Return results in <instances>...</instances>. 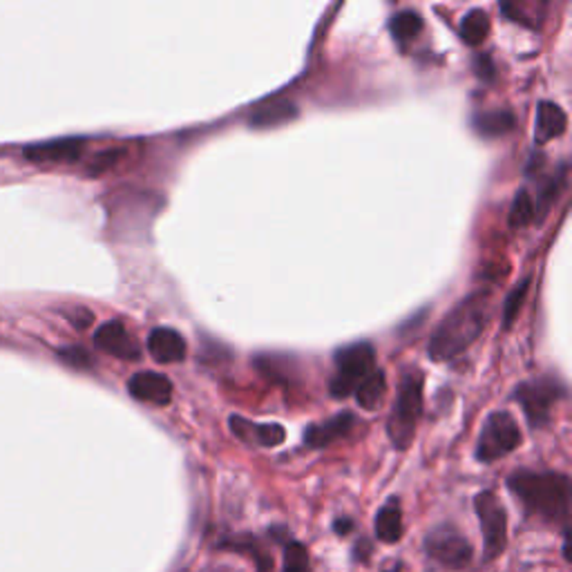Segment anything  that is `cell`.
<instances>
[{
    "mask_svg": "<svg viewBox=\"0 0 572 572\" xmlns=\"http://www.w3.org/2000/svg\"><path fill=\"white\" fill-rule=\"evenodd\" d=\"M487 316H490V293L487 291H476L461 300L436 327L428 349L431 358L436 363H445V360H452L463 354L483 334Z\"/></svg>",
    "mask_w": 572,
    "mask_h": 572,
    "instance_id": "obj_1",
    "label": "cell"
},
{
    "mask_svg": "<svg viewBox=\"0 0 572 572\" xmlns=\"http://www.w3.org/2000/svg\"><path fill=\"white\" fill-rule=\"evenodd\" d=\"M508 487L532 517L548 523L568 521L570 478L566 475L519 470L508 478Z\"/></svg>",
    "mask_w": 572,
    "mask_h": 572,
    "instance_id": "obj_2",
    "label": "cell"
},
{
    "mask_svg": "<svg viewBox=\"0 0 572 572\" xmlns=\"http://www.w3.org/2000/svg\"><path fill=\"white\" fill-rule=\"evenodd\" d=\"M423 411V376L420 372H407L398 387L396 402H393L392 416H389L387 431L393 447L407 449L414 440L416 423Z\"/></svg>",
    "mask_w": 572,
    "mask_h": 572,
    "instance_id": "obj_3",
    "label": "cell"
},
{
    "mask_svg": "<svg viewBox=\"0 0 572 572\" xmlns=\"http://www.w3.org/2000/svg\"><path fill=\"white\" fill-rule=\"evenodd\" d=\"M336 374L331 378L329 392L334 398H349L374 372L376 351L369 342H358L336 351Z\"/></svg>",
    "mask_w": 572,
    "mask_h": 572,
    "instance_id": "obj_4",
    "label": "cell"
},
{
    "mask_svg": "<svg viewBox=\"0 0 572 572\" xmlns=\"http://www.w3.org/2000/svg\"><path fill=\"white\" fill-rule=\"evenodd\" d=\"M566 396V387L552 376H539L517 387L514 398L521 402L530 428L539 429L550 423L552 407Z\"/></svg>",
    "mask_w": 572,
    "mask_h": 572,
    "instance_id": "obj_5",
    "label": "cell"
},
{
    "mask_svg": "<svg viewBox=\"0 0 572 572\" xmlns=\"http://www.w3.org/2000/svg\"><path fill=\"white\" fill-rule=\"evenodd\" d=\"M521 445V429L508 411H492L483 423L476 443V458L483 463L499 461Z\"/></svg>",
    "mask_w": 572,
    "mask_h": 572,
    "instance_id": "obj_6",
    "label": "cell"
},
{
    "mask_svg": "<svg viewBox=\"0 0 572 572\" xmlns=\"http://www.w3.org/2000/svg\"><path fill=\"white\" fill-rule=\"evenodd\" d=\"M475 510L481 521L483 539H485V559L492 561L505 550V543H508V514L492 492L476 494Z\"/></svg>",
    "mask_w": 572,
    "mask_h": 572,
    "instance_id": "obj_7",
    "label": "cell"
},
{
    "mask_svg": "<svg viewBox=\"0 0 572 572\" xmlns=\"http://www.w3.org/2000/svg\"><path fill=\"white\" fill-rule=\"evenodd\" d=\"M425 550L431 559L449 570L466 568L472 561V555H475L470 541L452 525H438L436 530H431L425 539Z\"/></svg>",
    "mask_w": 572,
    "mask_h": 572,
    "instance_id": "obj_8",
    "label": "cell"
},
{
    "mask_svg": "<svg viewBox=\"0 0 572 572\" xmlns=\"http://www.w3.org/2000/svg\"><path fill=\"white\" fill-rule=\"evenodd\" d=\"M95 345L106 354L115 355L121 360H139L142 358V346L137 345L133 336L128 334L121 322H106L97 329Z\"/></svg>",
    "mask_w": 572,
    "mask_h": 572,
    "instance_id": "obj_9",
    "label": "cell"
},
{
    "mask_svg": "<svg viewBox=\"0 0 572 572\" xmlns=\"http://www.w3.org/2000/svg\"><path fill=\"white\" fill-rule=\"evenodd\" d=\"M128 392L134 401L168 405L172 398V383L163 374L139 372L128 381Z\"/></svg>",
    "mask_w": 572,
    "mask_h": 572,
    "instance_id": "obj_10",
    "label": "cell"
},
{
    "mask_svg": "<svg viewBox=\"0 0 572 572\" xmlns=\"http://www.w3.org/2000/svg\"><path fill=\"white\" fill-rule=\"evenodd\" d=\"M81 139H59V142L36 143L25 148V157L34 163H69L81 157Z\"/></svg>",
    "mask_w": 572,
    "mask_h": 572,
    "instance_id": "obj_11",
    "label": "cell"
},
{
    "mask_svg": "<svg viewBox=\"0 0 572 572\" xmlns=\"http://www.w3.org/2000/svg\"><path fill=\"white\" fill-rule=\"evenodd\" d=\"M148 351L157 363H181L186 358V340L175 329H154L148 337Z\"/></svg>",
    "mask_w": 572,
    "mask_h": 572,
    "instance_id": "obj_12",
    "label": "cell"
},
{
    "mask_svg": "<svg viewBox=\"0 0 572 572\" xmlns=\"http://www.w3.org/2000/svg\"><path fill=\"white\" fill-rule=\"evenodd\" d=\"M355 425V416L349 414V411H342V414L334 416V419L325 420V423H318L311 425L304 434V443L309 447H327L331 445L334 440L342 438V436L349 434Z\"/></svg>",
    "mask_w": 572,
    "mask_h": 572,
    "instance_id": "obj_13",
    "label": "cell"
},
{
    "mask_svg": "<svg viewBox=\"0 0 572 572\" xmlns=\"http://www.w3.org/2000/svg\"><path fill=\"white\" fill-rule=\"evenodd\" d=\"M231 429L237 438L246 440V443H257L262 447H275L286 438L282 425H255L239 419V416L231 419Z\"/></svg>",
    "mask_w": 572,
    "mask_h": 572,
    "instance_id": "obj_14",
    "label": "cell"
},
{
    "mask_svg": "<svg viewBox=\"0 0 572 572\" xmlns=\"http://www.w3.org/2000/svg\"><path fill=\"white\" fill-rule=\"evenodd\" d=\"M298 116V107L293 101H286V98H273V101L264 103V106L257 107L251 116V128L262 130V128H275V125L286 124V121L295 119Z\"/></svg>",
    "mask_w": 572,
    "mask_h": 572,
    "instance_id": "obj_15",
    "label": "cell"
},
{
    "mask_svg": "<svg viewBox=\"0 0 572 572\" xmlns=\"http://www.w3.org/2000/svg\"><path fill=\"white\" fill-rule=\"evenodd\" d=\"M566 125H568V119H566V112L561 110L557 103L543 101L539 103L537 107V142L546 143L550 139L561 137L566 133Z\"/></svg>",
    "mask_w": 572,
    "mask_h": 572,
    "instance_id": "obj_16",
    "label": "cell"
},
{
    "mask_svg": "<svg viewBox=\"0 0 572 572\" xmlns=\"http://www.w3.org/2000/svg\"><path fill=\"white\" fill-rule=\"evenodd\" d=\"M472 125H475L476 134L485 139H494L501 137V134H508L514 128V115L508 110L476 112Z\"/></svg>",
    "mask_w": 572,
    "mask_h": 572,
    "instance_id": "obj_17",
    "label": "cell"
},
{
    "mask_svg": "<svg viewBox=\"0 0 572 572\" xmlns=\"http://www.w3.org/2000/svg\"><path fill=\"white\" fill-rule=\"evenodd\" d=\"M376 537L383 543H396L402 537V512L401 503L392 499L384 503L376 517Z\"/></svg>",
    "mask_w": 572,
    "mask_h": 572,
    "instance_id": "obj_18",
    "label": "cell"
},
{
    "mask_svg": "<svg viewBox=\"0 0 572 572\" xmlns=\"http://www.w3.org/2000/svg\"><path fill=\"white\" fill-rule=\"evenodd\" d=\"M389 32H392V36L398 43H411V41L423 32V18H420L419 12L402 9V12L392 16V21H389Z\"/></svg>",
    "mask_w": 572,
    "mask_h": 572,
    "instance_id": "obj_19",
    "label": "cell"
},
{
    "mask_svg": "<svg viewBox=\"0 0 572 572\" xmlns=\"http://www.w3.org/2000/svg\"><path fill=\"white\" fill-rule=\"evenodd\" d=\"M490 34V16H487L483 9H472L466 14V18L461 21V39L463 43L476 48Z\"/></svg>",
    "mask_w": 572,
    "mask_h": 572,
    "instance_id": "obj_20",
    "label": "cell"
},
{
    "mask_svg": "<svg viewBox=\"0 0 572 572\" xmlns=\"http://www.w3.org/2000/svg\"><path fill=\"white\" fill-rule=\"evenodd\" d=\"M384 389H387V383H384V374L381 369H374L367 378H364L363 384L355 389V398H358V405L363 410H376L383 402Z\"/></svg>",
    "mask_w": 572,
    "mask_h": 572,
    "instance_id": "obj_21",
    "label": "cell"
},
{
    "mask_svg": "<svg viewBox=\"0 0 572 572\" xmlns=\"http://www.w3.org/2000/svg\"><path fill=\"white\" fill-rule=\"evenodd\" d=\"M534 222V199L528 190H519L510 208V226L525 228Z\"/></svg>",
    "mask_w": 572,
    "mask_h": 572,
    "instance_id": "obj_22",
    "label": "cell"
},
{
    "mask_svg": "<svg viewBox=\"0 0 572 572\" xmlns=\"http://www.w3.org/2000/svg\"><path fill=\"white\" fill-rule=\"evenodd\" d=\"M528 286H530V280H523V282L514 286L512 293H510L508 298H505V307H503V325H505V329H508V327H512L514 318H517L519 311H521L523 300H525V295H528Z\"/></svg>",
    "mask_w": 572,
    "mask_h": 572,
    "instance_id": "obj_23",
    "label": "cell"
},
{
    "mask_svg": "<svg viewBox=\"0 0 572 572\" xmlns=\"http://www.w3.org/2000/svg\"><path fill=\"white\" fill-rule=\"evenodd\" d=\"M282 572H309V552L302 543L291 541L286 546Z\"/></svg>",
    "mask_w": 572,
    "mask_h": 572,
    "instance_id": "obj_24",
    "label": "cell"
},
{
    "mask_svg": "<svg viewBox=\"0 0 572 572\" xmlns=\"http://www.w3.org/2000/svg\"><path fill=\"white\" fill-rule=\"evenodd\" d=\"M475 69L476 77L483 78V81H494L496 78V68L492 63V59L487 54H478L475 59Z\"/></svg>",
    "mask_w": 572,
    "mask_h": 572,
    "instance_id": "obj_25",
    "label": "cell"
},
{
    "mask_svg": "<svg viewBox=\"0 0 572 572\" xmlns=\"http://www.w3.org/2000/svg\"><path fill=\"white\" fill-rule=\"evenodd\" d=\"M60 358H63L65 363L74 364V367H88V364H90V355H88L81 346H69V349H63L60 351Z\"/></svg>",
    "mask_w": 572,
    "mask_h": 572,
    "instance_id": "obj_26",
    "label": "cell"
},
{
    "mask_svg": "<svg viewBox=\"0 0 572 572\" xmlns=\"http://www.w3.org/2000/svg\"><path fill=\"white\" fill-rule=\"evenodd\" d=\"M77 313H78V316L72 318V322L78 327V329H86V327L92 322V313L86 311V309H78Z\"/></svg>",
    "mask_w": 572,
    "mask_h": 572,
    "instance_id": "obj_27",
    "label": "cell"
},
{
    "mask_svg": "<svg viewBox=\"0 0 572 572\" xmlns=\"http://www.w3.org/2000/svg\"><path fill=\"white\" fill-rule=\"evenodd\" d=\"M351 528H354V521H351V519H340V521H336V532L337 534L351 532Z\"/></svg>",
    "mask_w": 572,
    "mask_h": 572,
    "instance_id": "obj_28",
    "label": "cell"
}]
</instances>
